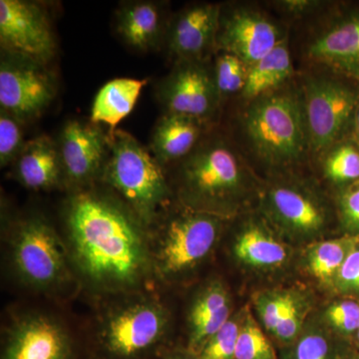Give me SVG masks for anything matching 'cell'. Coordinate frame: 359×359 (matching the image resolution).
Segmentation results:
<instances>
[{
    "label": "cell",
    "mask_w": 359,
    "mask_h": 359,
    "mask_svg": "<svg viewBox=\"0 0 359 359\" xmlns=\"http://www.w3.org/2000/svg\"><path fill=\"white\" fill-rule=\"evenodd\" d=\"M249 67L233 54L222 52L217 58L214 79L219 96L243 92L247 81Z\"/></svg>",
    "instance_id": "cell-26"
},
{
    "label": "cell",
    "mask_w": 359,
    "mask_h": 359,
    "mask_svg": "<svg viewBox=\"0 0 359 359\" xmlns=\"http://www.w3.org/2000/svg\"><path fill=\"white\" fill-rule=\"evenodd\" d=\"M235 255L242 263L259 269L276 268L287 259L285 245L257 224H249L241 231Z\"/></svg>",
    "instance_id": "cell-24"
},
{
    "label": "cell",
    "mask_w": 359,
    "mask_h": 359,
    "mask_svg": "<svg viewBox=\"0 0 359 359\" xmlns=\"http://www.w3.org/2000/svg\"><path fill=\"white\" fill-rule=\"evenodd\" d=\"M165 320L155 306L143 304L127 309L110 320L101 337L106 359H142L162 339Z\"/></svg>",
    "instance_id": "cell-9"
},
{
    "label": "cell",
    "mask_w": 359,
    "mask_h": 359,
    "mask_svg": "<svg viewBox=\"0 0 359 359\" xmlns=\"http://www.w3.org/2000/svg\"><path fill=\"white\" fill-rule=\"evenodd\" d=\"M56 93L53 77L43 65L11 55L0 66L1 110L20 121L43 112Z\"/></svg>",
    "instance_id": "cell-7"
},
{
    "label": "cell",
    "mask_w": 359,
    "mask_h": 359,
    "mask_svg": "<svg viewBox=\"0 0 359 359\" xmlns=\"http://www.w3.org/2000/svg\"><path fill=\"white\" fill-rule=\"evenodd\" d=\"M109 160L104 179L114 187L142 218L148 219L168 199L159 162L132 135L116 129L107 135Z\"/></svg>",
    "instance_id": "cell-4"
},
{
    "label": "cell",
    "mask_w": 359,
    "mask_h": 359,
    "mask_svg": "<svg viewBox=\"0 0 359 359\" xmlns=\"http://www.w3.org/2000/svg\"><path fill=\"white\" fill-rule=\"evenodd\" d=\"M2 359H74L69 337L56 323L30 318L13 330Z\"/></svg>",
    "instance_id": "cell-16"
},
{
    "label": "cell",
    "mask_w": 359,
    "mask_h": 359,
    "mask_svg": "<svg viewBox=\"0 0 359 359\" xmlns=\"http://www.w3.org/2000/svg\"><path fill=\"white\" fill-rule=\"evenodd\" d=\"M18 158V178L27 188L39 190L57 183L62 163L57 147L48 137H39L25 143Z\"/></svg>",
    "instance_id": "cell-18"
},
{
    "label": "cell",
    "mask_w": 359,
    "mask_h": 359,
    "mask_svg": "<svg viewBox=\"0 0 359 359\" xmlns=\"http://www.w3.org/2000/svg\"><path fill=\"white\" fill-rule=\"evenodd\" d=\"M244 125L252 148L269 164H292L304 154L309 140L304 108L292 94L271 93L252 101Z\"/></svg>",
    "instance_id": "cell-3"
},
{
    "label": "cell",
    "mask_w": 359,
    "mask_h": 359,
    "mask_svg": "<svg viewBox=\"0 0 359 359\" xmlns=\"http://www.w3.org/2000/svg\"><path fill=\"white\" fill-rule=\"evenodd\" d=\"M342 359H359V353H353V354H351V353L344 354V358H342Z\"/></svg>",
    "instance_id": "cell-38"
},
{
    "label": "cell",
    "mask_w": 359,
    "mask_h": 359,
    "mask_svg": "<svg viewBox=\"0 0 359 359\" xmlns=\"http://www.w3.org/2000/svg\"><path fill=\"white\" fill-rule=\"evenodd\" d=\"M218 219L208 212H190L168 224L159 259L164 273H176L199 263L218 238Z\"/></svg>",
    "instance_id": "cell-8"
},
{
    "label": "cell",
    "mask_w": 359,
    "mask_h": 359,
    "mask_svg": "<svg viewBox=\"0 0 359 359\" xmlns=\"http://www.w3.org/2000/svg\"><path fill=\"white\" fill-rule=\"evenodd\" d=\"M241 327L237 320H229L203 347L201 359H235Z\"/></svg>",
    "instance_id": "cell-30"
},
{
    "label": "cell",
    "mask_w": 359,
    "mask_h": 359,
    "mask_svg": "<svg viewBox=\"0 0 359 359\" xmlns=\"http://www.w3.org/2000/svg\"><path fill=\"white\" fill-rule=\"evenodd\" d=\"M146 80L118 78L99 90L92 106L91 122L104 123L115 131L116 127L133 110Z\"/></svg>",
    "instance_id": "cell-21"
},
{
    "label": "cell",
    "mask_w": 359,
    "mask_h": 359,
    "mask_svg": "<svg viewBox=\"0 0 359 359\" xmlns=\"http://www.w3.org/2000/svg\"><path fill=\"white\" fill-rule=\"evenodd\" d=\"M118 30L132 47L139 50H147L154 46L162 30L159 7L148 1L127 4L120 11Z\"/></svg>",
    "instance_id": "cell-22"
},
{
    "label": "cell",
    "mask_w": 359,
    "mask_h": 359,
    "mask_svg": "<svg viewBox=\"0 0 359 359\" xmlns=\"http://www.w3.org/2000/svg\"><path fill=\"white\" fill-rule=\"evenodd\" d=\"M292 72L289 47L283 39L278 46L249 68L243 96L254 101L268 95L269 91L283 83Z\"/></svg>",
    "instance_id": "cell-23"
},
{
    "label": "cell",
    "mask_w": 359,
    "mask_h": 359,
    "mask_svg": "<svg viewBox=\"0 0 359 359\" xmlns=\"http://www.w3.org/2000/svg\"><path fill=\"white\" fill-rule=\"evenodd\" d=\"M14 261L28 282L47 285L57 280L65 269L60 243L43 222L30 221L21 226L14 245Z\"/></svg>",
    "instance_id": "cell-12"
},
{
    "label": "cell",
    "mask_w": 359,
    "mask_h": 359,
    "mask_svg": "<svg viewBox=\"0 0 359 359\" xmlns=\"http://www.w3.org/2000/svg\"><path fill=\"white\" fill-rule=\"evenodd\" d=\"M358 105V91L339 80L318 78L306 83L302 108L314 151L321 152L334 145Z\"/></svg>",
    "instance_id": "cell-5"
},
{
    "label": "cell",
    "mask_w": 359,
    "mask_h": 359,
    "mask_svg": "<svg viewBox=\"0 0 359 359\" xmlns=\"http://www.w3.org/2000/svg\"><path fill=\"white\" fill-rule=\"evenodd\" d=\"M337 280L342 289L359 290V249H353L347 256Z\"/></svg>",
    "instance_id": "cell-35"
},
{
    "label": "cell",
    "mask_w": 359,
    "mask_h": 359,
    "mask_svg": "<svg viewBox=\"0 0 359 359\" xmlns=\"http://www.w3.org/2000/svg\"><path fill=\"white\" fill-rule=\"evenodd\" d=\"M162 359H201L199 354L189 351H166L162 354Z\"/></svg>",
    "instance_id": "cell-37"
},
{
    "label": "cell",
    "mask_w": 359,
    "mask_h": 359,
    "mask_svg": "<svg viewBox=\"0 0 359 359\" xmlns=\"http://www.w3.org/2000/svg\"><path fill=\"white\" fill-rule=\"evenodd\" d=\"M266 208L276 223L299 236L316 235L327 223V212L323 205L299 187H273L266 196Z\"/></svg>",
    "instance_id": "cell-14"
},
{
    "label": "cell",
    "mask_w": 359,
    "mask_h": 359,
    "mask_svg": "<svg viewBox=\"0 0 359 359\" xmlns=\"http://www.w3.org/2000/svg\"><path fill=\"white\" fill-rule=\"evenodd\" d=\"M325 173L335 182L353 181L359 178V151L351 144H344L328 154Z\"/></svg>",
    "instance_id": "cell-29"
},
{
    "label": "cell",
    "mask_w": 359,
    "mask_h": 359,
    "mask_svg": "<svg viewBox=\"0 0 359 359\" xmlns=\"http://www.w3.org/2000/svg\"><path fill=\"white\" fill-rule=\"evenodd\" d=\"M356 133H358V136L359 138V105L358 107V110H356Z\"/></svg>",
    "instance_id": "cell-39"
},
{
    "label": "cell",
    "mask_w": 359,
    "mask_h": 359,
    "mask_svg": "<svg viewBox=\"0 0 359 359\" xmlns=\"http://www.w3.org/2000/svg\"><path fill=\"white\" fill-rule=\"evenodd\" d=\"M202 124L195 118L171 113L161 118L151 144L158 162H171L190 155L199 140Z\"/></svg>",
    "instance_id": "cell-20"
},
{
    "label": "cell",
    "mask_w": 359,
    "mask_h": 359,
    "mask_svg": "<svg viewBox=\"0 0 359 359\" xmlns=\"http://www.w3.org/2000/svg\"><path fill=\"white\" fill-rule=\"evenodd\" d=\"M283 37L278 26L263 14L241 8L219 18L216 46L233 54L252 67L280 44Z\"/></svg>",
    "instance_id": "cell-10"
},
{
    "label": "cell",
    "mask_w": 359,
    "mask_h": 359,
    "mask_svg": "<svg viewBox=\"0 0 359 359\" xmlns=\"http://www.w3.org/2000/svg\"><path fill=\"white\" fill-rule=\"evenodd\" d=\"M302 321L301 309L294 297H292L289 308L273 334L283 344H292V342L297 341L299 337Z\"/></svg>",
    "instance_id": "cell-34"
},
{
    "label": "cell",
    "mask_w": 359,
    "mask_h": 359,
    "mask_svg": "<svg viewBox=\"0 0 359 359\" xmlns=\"http://www.w3.org/2000/svg\"><path fill=\"white\" fill-rule=\"evenodd\" d=\"M292 295L287 294H275L264 295L259 302V311L261 313L262 320L266 330L271 334L275 332L278 323L283 320Z\"/></svg>",
    "instance_id": "cell-33"
},
{
    "label": "cell",
    "mask_w": 359,
    "mask_h": 359,
    "mask_svg": "<svg viewBox=\"0 0 359 359\" xmlns=\"http://www.w3.org/2000/svg\"><path fill=\"white\" fill-rule=\"evenodd\" d=\"M355 238L325 241L316 245L309 257V268L321 283H330L337 278L347 256L354 249Z\"/></svg>",
    "instance_id": "cell-25"
},
{
    "label": "cell",
    "mask_w": 359,
    "mask_h": 359,
    "mask_svg": "<svg viewBox=\"0 0 359 359\" xmlns=\"http://www.w3.org/2000/svg\"><path fill=\"white\" fill-rule=\"evenodd\" d=\"M106 148L107 136L94 123H66L59 148L63 170L72 181H87L100 169Z\"/></svg>",
    "instance_id": "cell-13"
},
{
    "label": "cell",
    "mask_w": 359,
    "mask_h": 359,
    "mask_svg": "<svg viewBox=\"0 0 359 359\" xmlns=\"http://www.w3.org/2000/svg\"><path fill=\"white\" fill-rule=\"evenodd\" d=\"M219 6L197 4L183 11L172 26L170 51L181 61H200L216 45Z\"/></svg>",
    "instance_id": "cell-15"
},
{
    "label": "cell",
    "mask_w": 359,
    "mask_h": 359,
    "mask_svg": "<svg viewBox=\"0 0 359 359\" xmlns=\"http://www.w3.org/2000/svg\"><path fill=\"white\" fill-rule=\"evenodd\" d=\"M0 43L11 55L43 66L56 50L46 13L39 4L25 0L0 1Z\"/></svg>",
    "instance_id": "cell-6"
},
{
    "label": "cell",
    "mask_w": 359,
    "mask_h": 359,
    "mask_svg": "<svg viewBox=\"0 0 359 359\" xmlns=\"http://www.w3.org/2000/svg\"><path fill=\"white\" fill-rule=\"evenodd\" d=\"M182 175L187 197L208 214L233 211L245 199L249 184L240 156L219 139L194 149Z\"/></svg>",
    "instance_id": "cell-2"
},
{
    "label": "cell",
    "mask_w": 359,
    "mask_h": 359,
    "mask_svg": "<svg viewBox=\"0 0 359 359\" xmlns=\"http://www.w3.org/2000/svg\"><path fill=\"white\" fill-rule=\"evenodd\" d=\"M328 337L320 330L306 332L297 339L285 359H342Z\"/></svg>",
    "instance_id": "cell-28"
},
{
    "label": "cell",
    "mask_w": 359,
    "mask_h": 359,
    "mask_svg": "<svg viewBox=\"0 0 359 359\" xmlns=\"http://www.w3.org/2000/svg\"><path fill=\"white\" fill-rule=\"evenodd\" d=\"M327 318L335 330L344 334L358 332L359 304L353 301L337 302L328 309Z\"/></svg>",
    "instance_id": "cell-32"
},
{
    "label": "cell",
    "mask_w": 359,
    "mask_h": 359,
    "mask_svg": "<svg viewBox=\"0 0 359 359\" xmlns=\"http://www.w3.org/2000/svg\"><path fill=\"white\" fill-rule=\"evenodd\" d=\"M235 359H278L273 344L250 316L241 327Z\"/></svg>",
    "instance_id": "cell-27"
},
{
    "label": "cell",
    "mask_w": 359,
    "mask_h": 359,
    "mask_svg": "<svg viewBox=\"0 0 359 359\" xmlns=\"http://www.w3.org/2000/svg\"><path fill=\"white\" fill-rule=\"evenodd\" d=\"M230 301L219 283L210 285L200 294L191 311V334L188 349L200 354L203 347L228 323Z\"/></svg>",
    "instance_id": "cell-19"
},
{
    "label": "cell",
    "mask_w": 359,
    "mask_h": 359,
    "mask_svg": "<svg viewBox=\"0 0 359 359\" xmlns=\"http://www.w3.org/2000/svg\"><path fill=\"white\" fill-rule=\"evenodd\" d=\"M68 224L78 263L102 285H134L144 273L146 252L140 231L117 205L82 194L70 203Z\"/></svg>",
    "instance_id": "cell-1"
},
{
    "label": "cell",
    "mask_w": 359,
    "mask_h": 359,
    "mask_svg": "<svg viewBox=\"0 0 359 359\" xmlns=\"http://www.w3.org/2000/svg\"><path fill=\"white\" fill-rule=\"evenodd\" d=\"M316 62L359 78V14L337 21L309 45Z\"/></svg>",
    "instance_id": "cell-17"
},
{
    "label": "cell",
    "mask_w": 359,
    "mask_h": 359,
    "mask_svg": "<svg viewBox=\"0 0 359 359\" xmlns=\"http://www.w3.org/2000/svg\"><path fill=\"white\" fill-rule=\"evenodd\" d=\"M340 208L346 223L351 228L359 230V185L344 193Z\"/></svg>",
    "instance_id": "cell-36"
},
{
    "label": "cell",
    "mask_w": 359,
    "mask_h": 359,
    "mask_svg": "<svg viewBox=\"0 0 359 359\" xmlns=\"http://www.w3.org/2000/svg\"><path fill=\"white\" fill-rule=\"evenodd\" d=\"M356 342H358V353H359V328H358V332H356Z\"/></svg>",
    "instance_id": "cell-40"
},
{
    "label": "cell",
    "mask_w": 359,
    "mask_h": 359,
    "mask_svg": "<svg viewBox=\"0 0 359 359\" xmlns=\"http://www.w3.org/2000/svg\"><path fill=\"white\" fill-rule=\"evenodd\" d=\"M22 143L20 120L6 111L0 112V164L6 166L14 158L18 157Z\"/></svg>",
    "instance_id": "cell-31"
},
{
    "label": "cell",
    "mask_w": 359,
    "mask_h": 359,
    "mask_svg": "<svg viewBox=\"0 0 359 359\" xmlns=\"http://www.w3.org/2000/svg\"><path fill=\"white\" fill-rule=\"evenodd\" d=\"M161 96L167 113L201 122L211 117L219 98L214 75L200 61H181L163 85Z\"/></svg>",
    "instance_id": "cell-11"
}]
</instances>
